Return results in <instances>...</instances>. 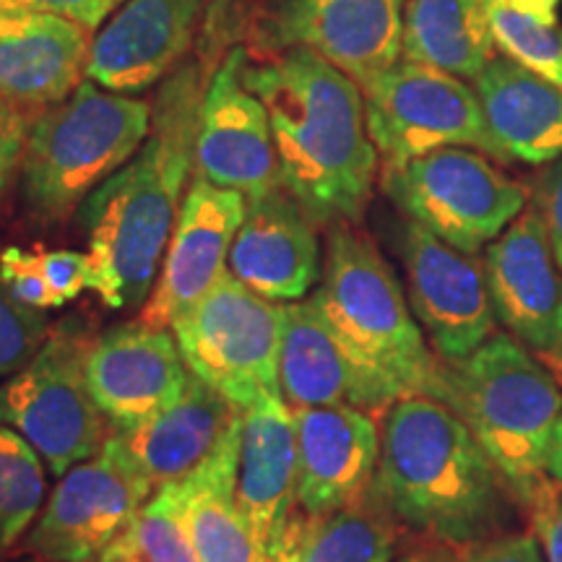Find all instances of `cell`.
I'll list each match as a JSON object with an SVG mask.
<instances>
[{
    "label": "cell",
    "mask_w": 562,
    "mask_h": 562,
    "mask_svg": "<svg viewBox=\"0 0 562 562\" xmlns=\"http://www.w3.org/2000/svg\"><path fill=\"white\" fill-rule=\"evenodd\" d=\"M214 70L203 53L161 81L144 146L79 206L91 258L89 290L110 311L140 305L157 284L195 167L201 108Z\"/></svg>",
    "instance_id": "cell-1"
},
{
    "label": "cell",
    "mask_w": 562,
    "mask_h": 562,
    "mask_svg": "<svg viewBox=\"0 0 562 562\" xmlns=\"http://www.w3.org/2000/svg\"><path fill=\"white\" fill-rule=\"evenodd\" d=\"M245 83L269 110L281 188L318 227L360 224L381 167L362 89L302 47L248 63Z\"/></svg>",
    "instance_id": "cell-2"
},
{
    "label": "cell",
    "mask_w": 562,
    "mask_h": 562,
    "mask_svg": "<svg viewBox=\"0 0 562 562\" xmlns=\"http://www.w3.org/2000/svg\"><path fill=\"white\" fill-rule=\"evenodd\" d=\"M383 417L378 501L446 544L490 537L508 487L467 422L432 396L398 398Z\"/></svg>",
    "instance_id": "cell-3"
},
{
    "label": "cell",
    "mask_w": 562,
    "mask_h": 562,
    "mask_svg": "<svg viewBox=\"0 0 562 562\" xmlns=\"http://www.w3.org/2000/svg\"><path fill=\"white\" fill-rule=\"evenodd\" d=\"M344 349L393 402L440 393L442 362L427 347L396 271L357 224L328 232L326 263L311 294Z\"/></svg>",
    "instance_id": "cell-4"
},
{
    "label": "cell",
    "mask_w": 562,
    "mask_h": 562,
    "mask_svg": "<svg viewBox=\"0 0 562 562\" xmlns=\"http://www.w3.org/2000/svg\"><path fill=\"white\" fill-rule=\"evenodd\" d=\"M446 402L480 440L518 503L547 476L562 419L558 372L508 334H492L467 360L440 372Z\"/></svg>",
    "instance_id": "cell-5"
},
{
    "label": "cell",
    "mask_w": 562,
    "mask_h": 562,
    "mask_svg": "<svg viewBox=\"0 0 562 562\" xmlns=\"http://www.w3.org/2000/svg\"><path fill=\"white\" fill-rule=\"evenodd\" d=\"M151 131V104L83 81L34 117L21 161V193L40 222H63L136 157Z\"/></svg>",
    "instance_id": "cell-6"
},
{
    "label": "cell",
    "mask_w": 562,
    "mask_h": 562,
    "mask_svg": "<svg viewBox=\"0 0 562 562\" xmlns=\"http://www.w3.org/2000/svg\"><path fill=\"white\" fill-rule=\"evenodd\" d=\"M91 344L81 321H60L37 355L0 383V427L19 432L55 476L100 453L108 440L87 378Z\"/></svg>",
    "instance_id": "cell-7"
},
{
    "label": "cell",
    "mask_w": 562,
    "mask_h": 562,
    "mask_svg": "<svg viewBox=\"0 0 562 562\" xmlns=\"http://www.w3.org/2000/svg\"><path fill=\"white\" fill-rule=\"evenodd\" d=\"M381 188L406 220L469 256L484 252L531 203L529 186L467 146L381 170Z\"/></svg>",
    "instance_id": "cell-8"
},
{
    "label": "cell",
    "mask_w": 562,
    "mask_h": 562,
    "mask_svg": "<svg viewBox=\"0 0 562 562\" xmlns=\"http://www.w3.org/2000/svg\"><path fill=\"white\" fill-rule=\"evenodd\" d=\"M281 323L284 305L258 297L227 271L172 334L191 375L245 412L258 398L281 396Z\"/></svg>",
    "instance_id": "cell-9"
},
{
    "label": "cell",
    "mask_w": 562,
    "mask_h": 562,
    "mask_svg": "<svg viewBox=\"0 0 562 562\" xmlns=\"http://www.w3.org/2000/svg\"><path fill=\"white\" fill-rule=\"evenodd\" d=\"M362 94L381 170L446 146H467L492 157L480 97L467 79L402 58Z\"/></svg>",
    "instance_id": "cell-10"
},
{
    "label": "cell",
    "mask_w": 562,
    "mask_h": 562,
    "mask_svg": "<svg viewBox=\"0 0 562 562\" xmlns=\"http://www.w3.org/2000/svg\"><path fill=\"white\" fill-rule=\"evenodd\" d=\"M154 492L110 432L100 453L60 476L26 531L24 552L42 562H100Z\"/></svg>",
    "instance_id": "cell-11"
},
{
    "label": "cell",
    "mask_w": 562,
    "mask_h": 562,
    "mask_svg": "<svg viewBox=\"0 0 562 562\" xmlns=\"http://www.w3.org/2000/svg\"><path fill=\"white\" fill-rule=\"evenodd\" d=\"M398 252L412 313L438 360L446 364L467 360L495 334L497 321L480 256L442 243L409 220L402 224Z\"/></svg>",
    "instance_id": "cell-12"
},
{
    "label": "cell",
    "mask_w": 562,
    "mask_h": 562,
    "mask_svg": "<svg viewBox=\"0 0 562 562\" xmlns=\"http://www.w3.org/2000/svg\"><path fill=\"white\" fill-rule=\"evenodd\" d=\"M248 55L232 47L211 74L195 136L193 175L258 201L281 188L271 117L245 83Z\"/></svg>",
    "instance_id": "cell-13"
},
{
    "label": "cell",
    "mask_w": 562,
    "mask_h": 562,
    "mask_svg": "<svg viewBox=\"0 0 562 562\" xmlns=\"http://www.w3.org/2000/svg\"><path fill=\"white\" fill-rule=\"evenodd\" d=\"M409 0H271L269 37L302 47L349 76L362 91L402 60Z\"/></svg>",
    "instance_id": "cell-14"
},
{
    "label": "cell",
    "mask_w": 562,
    "mask_h": 562,
    "mask_svg": "<svg viewBox=\"0 0 562 562\" xmlns=\"http://www.w3.org/2000/svg\"><path fill=\"white\" fill-rule=\"evenodd\" d=\"M482 263L495 318L531 355L562 372V269L531 203L484 248Z\"/></svg>",
    "instance_id": "cell-15"
},
{
    "label": "cell",
    "mask_w": 562,
    "mask_h": 562,
    "mask_svg": "<svg viewBox=\"0 0 562 562\" xmlns=\"http://www.w3.org/2000/svg\"><path fill=\"white\" fill-rule=\"evenodd\" d=\"M248 214L245 195L211 186L193 175L182 199L157 284L138 321L151 328H172L193 311L227 273L229 250Z\"/></svg>",
    "instance_id": "cell-16"
},
{
    "label": "cell",
    "mask_w": 562,
    "mask_h": 562,
    "mask_svg": "<svg viewBox=\"0 0 562 562\" xmlns=\"http://www.w3.org/2000/svg\"><path fill=\"white\" fill-rule=\"evenodd\" d=\"M87 378L102 417L123 432L170 409L188 389L191 370L170 328L131 321L94 339Z\"/></svg>",
    "instance_id": "cell-17"
},
{
    "label": "cell",
    "mask_w": 562,
    "mask_h": 562,
    "mask_svg": "<svg viewBox=\"0 0 562 562\" xmlns=\"http://www.w3.org/2000/svg\"><path fill=\"white\" fill-rule=\"evenodd\" d=\"M209 0H125L91 42L87 81L117 94L165 81L186 53Z\"/></svg>",
    "instance_id": "cell-18"
},
{
    "label": "cell",
    "mask_w": 562,
    "mask_h": 562,
    "mask_svg": "<svg viewBox=\"0 0 562 562\" xmlns=\"http://www.w3.org/2000/svg\"><path fill=\"white\" fill-rule=\"evenodd\" d=\"M297 432V508L326 516L360 505L375 484L381 427L357 406L292 409Z\"/></svg>",
    "instance_id": "cell-19"
},
{
    "label": "cell",
    "mask_w": 562,
    "mask_h": 562,
    "mask_svg": "<svg viewBox=\"0 0 562 562\" xmlns=\"http://www.w3.org/2000/svg\"><path fill=\"white\" fill-rule=\"evenodd\" d=\"M227 271L269 302L305 300L323 271L318 224L284 188L250 201Z\"/></svg>",
    "instance_id": "cell-20"
},
{
    "label": "cell",
    "mask_w": 562,
    "mask_h": 562,
    "mask_svg": "<svg viewBox=\"0 0 562 562\" xmlns=\"http://www.w3.org/2000/svg\"><path fill=\"white\" fill-rule=\"evenodd\" d=\"M279 389L290 409L347 404L378 417L396 404L344 349L311 297L284 302Z\"/></svg>",
    "instance_id": "cell-21"
},
{
    "label": "cell",
    "mask_w": 562,
    "mask_h": 562,
    "mask_svg": "<svg viewBox=\"0 0 562 562\" xmlns=\"http://www.w3.org/2000/svg\"><path fill=\"white\" fill-rule=\"evenodd\" d=\"M235 492L252 539L271 562L297 508V432L281 396H263L243 412Z\"/></svg>",
    "instance_id": "cell-22"
},
{
    "label": "cell",
    "mask_w": 562,
    "mask_h": 562,
    "mask_svg": "<svg viewBox=\"0 0 562 562\" xmlns=\"http://www.w3.org/2000/svg\"><path fill=\"white\" fill-rule=\"evenodd\" d=\"M89 30L50 13H0V94L21 110H47L87 79Z\"/></svg>",
    "instance_id": "cell-23"
},
{
    "label": "cell",
    "mask_w": 562,
    "mask_h": 562,
    "mask_svg": "<svg viewBox=\"0 0 562 562\" xmlns=\"http://www.w3.org/2000/svg\"><path fill=\"white\" fill-rule=\"evenodd\" d=\"M492 159L550 165L562 157V87L497 55L474 79Z\"/></svg>",
    "instance_id": "cell-24"
},
{
    "label": "cell",
    "mask_w": 562,
    "mask_h": 562,
    "mask_svg": "<svg viewBox=\"0 0 562 562\" xmlns=\"http://www.w3.org/2000/svg\"><path fill=\"white\" fill-rule=\"evenodd\" d=\"M237 414L240 409L220 391L191 375L188 389L170 409L133 430H112V435L133 467L159 490L193 474L216 451Z\"/></svg>",
    "instance_id": "cell-25"
},
{
    "label": "cell",
    "mask_w": 562,
    "mask_h": 562,
    "mask_svg": "<svg viewBox=\"0 0 562 562\" xmlns=\"http://www.w3.org/2000/svg\"><path fill=\"white\" fill-rule=\"evenodd\" d=\"M243 412L237 414L216 451L175 482L178 510L199 562H269L237 508Z\"/></svg>",
    "instance_id": "cell-26"
},
{
    "label": "cell",
    "mask_w": 562,
    "mask_h": 562,
    "mask_svg": "<svg viewBox=\"0 0 562 562\" xmlns=\"http://www.w3.org/2000/svg\"><path fill=\"white\" fill-rule=\"evenodd\" d=\"M402 58L474 81L497 58L482 0H409Z\"/></svg>",
    "instance_id": "cell-27"
},
{
    "label": "cell",
    "mask_w": 562,
    "mask_h": 562,
    "mask_svg": "<svg viewBox=\"0 0 562 562\" xmlns=\"http://www.w3.org/2000/svg\"><path fill=\"white\" fill-rule=\"evenodd\" d=\"M396 529L368 503L311 516L294 513L271 562H391Z\"/></svg>",
    "instance_id": "cell-28"
},
{
    "label": "cell",
    "mask_w": 562,
    "mask_h": 562,
    "mask_svg": "<svg viewBox=\"0 0 562 562\" xmlns=\"http://www.w3.org/2000/svg\"><path fill=\"white\" fill-rule=\"evenodd\" d=\"M501 55L562 87V0H482Z\"/></svg>",
    "instance_id": "cell-29"
},
{
    "label": "cell",
    "mask_w": 562,
    "mask_h": 562,
    "mask_svg": "<svg viewBox=\"0 0 562 562\" xmlns=\"http://www.w3.org/2000/svg\"><path fill=\"white\" fill-rule=\"evenodd\" d=\"M45 469L30 442L0 427V560L37 521L45 505Z\"/></svg>",
    "instance_id": "cell-30"
},
{
    "label": "cell",
    "mask_w": 562,
    "mask_h": 562,
    "mask_svg": "<svg viewBox=\"0 0 562 562\" xmlns=\"http://www.w3.org/2000/svg\"><path fill=\"white\" fill-rule=\"evenodd\" d=\"M128 537L146 562H199L182 526L172 484L159 487L146 501L128 529Z\"/></svg>",
    "instance_id": "cell-31"
},
{
    "label": "cell",
    "mask_w": 562,
    "mask_h": 562,
    "mask_svg": "<svg viewBox=\"0 0 562 562\" xmlns=\"http://www.w3.org/2000/svg\"><path fill=\"white\" fill-rule=\"evenodd\" d=\"M50 334L45 311L21 305L0 281V381H9L37 355Z\"/></svg>",
    "instance_id": "cell-32"
},
{
    "label": "cell",
    "mask_w": 562,
    "mask_h": 562,
    "mask_svg": "<svg viewBox=\"0 0 562 562\" xmlns=\"http://www.w3.org/2000/svg\"><path fill=\"white\" fill-rule=\"evenodd\" d=\"M0 281L9 290L13 300H19L21 305L34 307V311H53L60 307L58 297L47 284L45 273L40 269L37 250L19 248L11 245L0 252Z\"/></svg>",
    "instance_id": "cell-33"
},
{
    "label": "cell",
    "mask_w": 562,
    "mask_h": 562,
    "mask_svg": "<svg viewBox=\"0 0 562 562\" xmlns=\"http://www.w3.org/2000/svg\"><path fill=\"white\" fill-rule=\"evenodd\" d=\"M521 505L544 562H562V482L547 474Z\"/></svg>",
    "instance_id": "cell-34"
},
{
    "label": "cell",
    "mask_w": 562,
    "mask_h": 562,
    "mask_svg": "<svg viewBox=\"0 0 562 562\" xmlns=\"http://www.w3.org/2000/svg\"><path fill=\"white\" fill-rule=\"evenodd\" d=\"M123 3L125 0H0V13H50L94 34Z\"/></svg>",
    "instance_id": "cell-35"
},
{
    "label": "cell",
    "mask_w": 562,
    "mask_h": 562,
    "mask_svg": "<svg viewBox=\"0 0 562 562\" xmlns=\"http://www.w3.org/2000/svg\"><path fill=\"white\" fill-rule=\"evenodd\" d=\"M531 206L544 224L547 240L562 269V157L539 167L531 178Z\"/></svg>",
    "instance_id": "cell-36"
},
{
    "label": "cell",
    "mask_w": 562,
    "mask_h": 562,
    "mask_svg": "<svg viewBox=\"0 0 562 562\" xmlns=\"http://www.w3.org/2000/svg\"><path fill=\"white\" fill-rule=\"evenodd\" d=\"M32 123L30 112L0 94V199H3L21 170Z\"/></svg>",
    "instance_id": "cell-37"
},
{
    "label": "cell",
    "mask_w": 562,
    "mask_h": 562,
    "mask_svg": "<svg viewBox=\"0 0 562 562\" xmlns=\"http://www.w3.org/2000/svg\"><path fill=\"white\" fill-rule=\"evenodd\" d=\"M40 269L45 273L47 284L55 292L60 305L76 300L91 281V258L89 252L79 250H45L37 252Z\"/></svg>",
    "instance_id": "cell-38"
},
{
    "label": "cell",
    "mask_w": 562,
    "mask_h": 562,
    "mask_svg": "<svg viewBox=\"0 0 562 562\" xmlns=\"http://www.w3.org/2000/svg\"><path fill=\"white\" fill-rule=\"evenodd\" d=\"M463 562H544L531 531L490 533L461 550Z\"/></svg>",
    "instance_id": "cell-39"
},
{
    "label": "cell",
    "mask_w": 562,
    "mask_h": 562,
    "mask_svg": "<svg viewBox=\"0 0 562 562\" xmlns=\"http://www.w3.org/2000/svg\"><path fill=\"white\" fill-rule=\"evenodd\" d=\"M398 562H463L461 554H456L446 547H422V550L406 552Z\"/></svg>",
    "instance_id": "cell-40"
},
{
    "label": "cell",
    "mask_w": 562,
    "mask_h": 562,
    "mask_svg": "<svg viewBox=\"0 0 562 562\" xmlns=\"http://www.w3.org/2000/svg\"><path fill=\"white\" fill-rule=\"evenodd\" d=\"M547 474L562 482V419H560L558 432H554V440H552L550 461H547Z\"/></svg>",
    "instance_id": "cell-41"
},
{
    "label": "cell",
    "mask_w": 562,
    "mask_h": 562,
    "mask_svg": "<svg viewBox=\"0 0 562 562\" xmlns=\"http://www.w3.org/2000/svg\"><path fill=\"white\" fill-rule=\"evenodd\" d=\"M34 562H42V560H34Z\"/></svg>",
    "instance_id": "cell-42"
}]
</instances>
